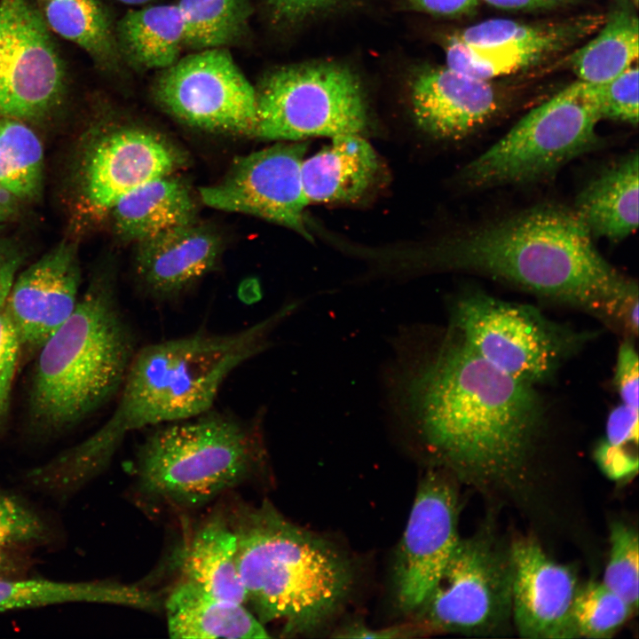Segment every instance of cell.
<instances>
[{
	"instance_id": "6da1fadb",
	"label": "cell",
	"mask_w": 639,
	"mask_h": 639,
	"mask_svg": "<svg viewBox=\"0 0 639 639\" xmlns=\"http://www.w3.org/2000/svg\"><path fill=\"white\" fill-rule=\"evenodd\" d=\"M406 398L430 451L483 482L523 466L543 421L534 386L501 371L458 335L409 380Z\"/></svg>"
},
{
	"instance_id": "7a4b0ae2",
	"label": "cell",
	"mask_w": 639,
	"mask_h": 639,
	"mask_svg": "<svg viewBox=\"0 0 639 639\" xmlns=\"http://www.w3.org/2000/svg\"><path fill=\"white\" fill-rule=\"evenodd\" d=\"M573 209L540 205L440 243L439 265L473 271L624 327L637 284L598 252Z\"/></svg>"
},
{
	"instance_id": "3957f363",
	"label": "cell",
	"mask_w": 639,
	"mask_h": 639,
	"mask_svg": "<svg viewBox=\"0 0 639 639\" xmlns=\"http://www.w3.org/2000/svg\"><path fill=\"white\" fill-rule=\"evenodd\" d=\"M292 309L283 307L233 333L197 332L137 349L108 420L55 456L59 477L71 486L83 487L106 468L130 432L211 410L227 376L266 348L271 332Z\"/></svg>"
},
{
	"instance_id": "277c9868",
	"label": "cell",
	"mask_w": 639,
	"mask_h": 639,
	"mask_svg": "<svg viewBox=\"0 0 639 639\" xmlns=\"http://www.w3.org/2000/svg\"><path fill=\"white\" fill-rule=\"evenodd\" d=\"M228 518L248 604L285 635L317 629L351 589L352 567L331 542L286 519L272 505L240 506Z\"/></svg>"
},
{
	"instance_id": "5b68a950",
	"label": "cell",
	"mask_w": 639,
	"mask_h": 639,
	"mask_svg": "<svg viewBox=\"0 0 639 639\" xmlns=\"http://www.w3.org/2000/svg\"><path fill=\"white\" fill-rule=\"evenodd\" d=\"M38 351L29 414L35 432L51 436L117 395L137 351L113 285L106 279L91 283Z\"/></svg>"
},
{
	"instance_id": "8992f818",
	"label": "cell",
	"mask_w": 639,
	"mask_h": 639,
	"mask_svg": "<svg viewBox=\"0 0 639 639\" xmlns=\"http://www.w3.org/2000/svg\"><path fill=\"white\" fill-rule=\"evenodd\" d=\"M265 453L261 427L211 410L158 425L138 449L141 493L182 508L199 507L248 479Z\"/></svg>"
},
{
	"instance_id": "52a82bcc",
	"label": "cell",
	"mask_w": 639,
	"mask_h": 639,
	"mask_svg": "<svg viewBox=\"0 0 639 639\" xmlns=\"http://www.w3.org/2000/svg\"><path fill=\"white\" fill-rule=\"evenodd\" d=\"M601 119L596 84L577 79L527 113L467 164L461 178L474 188L546 178L596 146Z\"/></svg>"
},
{
	"instance_id": "ba28073f",
	"label": "cell",
	"mask_w": 639,
	"mask_h": 639,
	"mask_svg": "<svg viewBox=\"0 0 639 639\" xmlns=\"http://www.w3.org/2000/svg\"><path fill=\"white\" fill-rule=\"evenodd\" d=\"M256 92L252 137L301 141L362 135L367 108L359 80L346 67L314 63L279 68Z\"/></svg>"
},
{
	"instance_id": "9c48e42d",
	"label": "cell",
	"mask_w": 639,
	"mask_h": 639,
	"mask_svg": "<svg viewBox=\"0 0 639 639\" xmlns=\"http://www.w3.org/2000/svg\"><path fill=\"white\" fill-rule=\"evenodd\" d=\"M453 320L457 335L469 348L505 374L533 386L554 376L587 339L585 334L547 319L532 306L482 292L462 297Z\"/></svg>"
},
{
	"instance_id": "30bf717a",
	"label": "cell",
	"mask_w": 639,
	"mask_h": 639,
	"mask_svg": "<svg viewBox=\"0 0 639 639\" xmlns=\"http://www.w3.org/2000/svg\"><path fill=\"white\" fill-rule=\"evenodd\" d=\"M509 548L490 532L457 542L438 583L417 610L422 632L489 635L511 617Z\"/></svg>"
},
{
	"instance_id": "8fae6325",
	"label": "cell",
	"mask_w": 639,
	"mask_h": 639,
	"mask_svg": "<svg viewBox=\"0 0 639 639\" xmlns=\"http://www.w3.org/2000/svg\"><path fill=\"white\" fill-rule=\"evenodd\" d=\"M153 95L165 112L188 126L252 137L256 92L225 48L180 58L162 70Z\"/></svg>"
},
{
	"instance_id": "7c38bea8",
	"label": "cell",
	"mask_w": 639,
	"mask_h": 639,
	"mask_svg": "<svg viewBox=\"0 0 639 639\" xmlns=\"http://www.w3.org/2000/svg\"><path fill=\"white\" fill-rule=\"evenodd\" d=\"M48 28L28 0H0V115L36 121L61 104L65 70Z\"/></svg>"
},
{
	"instance_id": "4fadbf2b",
	"label": "cell",
	"mask_w": 639,
	"mask_h": 639,
	"mask_svg": "<svg viewBox=\"0 0 639 639\" xmlns=\"http://www.w3.org/2000/svg\"><path fill=\"white\" fill-rule=\"evenodd\" d=\"M604 16L587 14L545 23L493 19L451 36L446 65L483 80L532 67L600 28Z\"/></svg>"
},
{
	"instance_id": "5bb4252c",
	"label": "cell",
	"mask_w": 639,
	"mask_h": 639,
	"mask_svg": "<svg viewBox=\"0 0 639 639\" xmlns=\"http://www.w3.org/2000/svg\"><path fill=\"white\" fill-rule=\"evenodd\" d=\"M306 151L305 143L290 141L239 157L219 183L199 189L201 200L213 209L251 215L311 240L301 177Z\"/></svg>"
},
{
	"instance_id": "9a60e30c",
	"label": "cell",
	"mask_w": 639,
	"mask_h": 639,
	"mask_svg": "<svg viewBox=\"0 0 639 639\" xmlns=\"http://www.w3.org/2000/svg\"><path fill=\"white\" fill-rule=\"evenodd\" d=\"M184 153L161 134L140 127L116 126L97 132L79 167L80 197L87 213L104 216L131 190L172 175Z\"/></svg>"
},
{
	"instance_id": "2e32d148",
	"label": "cell",
	"mask_w": 639,
	"mask_h": 639,
	"mask_svg": "<svg viewBox=\"0 0 639 639\" xmlns=\"http://www.w3.org/2000/svg\"><path fill=\"white\" fill-rule=\"evenodd\" d=\"M459 540L454 486L430 472L419 485L395 564L396 598L403 611H417L427 600Z\"/></svg>"
},
{
	"instance_id": "e0dca14e",
	"label": "cell",
	"mask_w": 639,
	"mask_h": 639,
	"mask_svg": "<svg viewBox=\"0 0 639 639\" xmlns=\"http://www.w3.org/2000/svg\"><path fill=\"white\" fill-rule=\"evenodd\" d=\"M513 567L511 618L524 638H579L572 604L576 576L550 559L538 542L518 540L510 547Z\"/></svg>"
},
{
	"instance_id": "ac0fdd59",
	"label": "cell",
	"mask_w": 639,
	"mask_h": 639,
	"mask_svg": "<svg viewBox=\"0 0 639 639\" xmlns=\"http://www.w3.org/2000/svg\"><path fill=\"white\" fill-rule=\"evenodd\" d=\"M77 248L62 241L15 278L4 310L21 348L36 349L63 324L79 297Z\"/></svg>"
},
{
	"instance_id": "d6986e66",
	"label": "cell",
	"mask_w": 639,
	"mask_h": 639,
	"mask_svg": "<svg viewBox=\"0 0 639 639\" xmlns=\"http://www.w3.org/2000/svg\"><path fill=\"white\" fill-rule=\"evenodd\" d=\"M413 112L418 125L439 138L460 139L488 122L501 107L490 81L447 65L421 72L412 85Z\"/></svg>"
},
{
	"instance_id": "ffe728a7",
	"label": "cell",
	"mask_w": 639,
	"mask_h": 639,
	"mask_svg": "<svg viewBox=\"0 0 639 639\" xmlns=\"http://www.w3.org/2000/svg\"><path fill=\"white\" fill-rule=\"evenodd\" d=\"M222 241L212 228L196 221L137 242L136 279L156 300L183 294L216 266Z\"/></svg>"
},
{
	"instance_id": "44dd1931",
	"label": "cell",
	"mask_w": 639,
	"mask_h": 639,
	"mask_svg": "<svg viewBox=\"0 0 639 639\" xmlns=\"http://www.w3.org/2000/svg\"><path fill=\"white\" fill-rule=\"evenodd\" d=\"M379 171L378 156L361 135L335 136L304 159V193L309 204L352 202L372 188Z\"/></svg>"
},
{
	"instance_id": "7402d4cb",
	"label": "cell",
	"mask_w": 639,
	"mask_h": 639,
	"mask_svg": "<svg viewBox=\"0 0 639 639\" xmlns=\"http://www.w3.org/2000/svg\"><path fill=\"white\" fill-rule=\"evenodd\" d=\"M163 608L172 638L270 637L245 604L219 598L189 581H178Z\"/></svg>"
},
{
	"instance_id": "603a6c76",
	"label": "cell",
	"mask_w": 639,
	"mask_h": 639,
	"mask_svg": "<svg viewBox=\"0 0 639 639\" xmlns=\"http://www.w3.org/2000/svg\"><path fill=\"white\" fill-rule=\"evenodd\" d=\"M180 580L219 598L246 604L237 562V539L224 515L204 520L177 553Z\"/></svg>"
},
{
	"instance_id": "cb8c5ba5",
	"label": "cell",
	"mask_w": 639,
	"mask_h": 639,
	"mask_svg": "<svg viewBox=\"0 0 639 639\" xmlns=\"http://www.w3.org/2000/svg\"><path fill=\"white\" fill-rule=\"evenodd\" d=\"M638 154L602 171L578 195L573 211L592 237L619 241L638 226Z\"/></svg>"
},
{
	"instance_id": "d4e9b609",
	"label": "cell",
	"mask_w": 639,
	"mask_h": 639,
	"mask_svg": "<svg viewBox=\"0 0 639 639\" xmlns=\"http://www.w3.org/2000/svg\"><path fill=\"white\" fill-rule=\"evenodd\" d=\"M106 604L158 609L147 589L108 580L65 581L44 578H0V612L66 604Z\"/></svg>"
},
{
	"instance_id": "484cf974",
	"label": "cell",
	"mask_w": 639,
	"mask_h": 639,
	"mask_svg": "<svg viewBox=\"0 0 639 639\" xmlns=\"http://www.w3.org/2000/svg\"><path fill=\"white\" fill-rule=\"evenodd\" d=\"M188 185L172 175L151 180L124 194L112 207L116 233L136 243L196 221Z\"/></svg>"
},
{
	"instance_id": "4316f807",
	"label": "cell",
	"mask_w": 639,
	"mask_h": 639,
	"mask_svg": "<svg viewBox=\"0 0 639 639\" xmlns=\"http://www.w3.org/2000/svg\"><path fill=\"white\" fill-rule=\"evenodd\" d=\"M114 30L122 61L140 70L170 67L185 47L184 23L177 4L131 9Z\"/></svg>"
},
{
	"instance_id": "83f0119b",
	"label": "cell",
	"mask_w": 639,
	"mask_h": 639,
	"mask_svg": "<svg viewBox=\"0 0 639 639\" xmlns=\"http://www.w3.org/2000/svg\"><path fill=\"white\" fill-rule=\"evenodd\" d=\"M596 36L574 51L568 64L578 80L601 84L624 72L638 58L639 21L629 4L613 8Z\"/></svg>"
},
{
	"instance_id": "f1b7e54d",
	"label": "cell",
	"mask_w": 639,
	"mask_h": 639,
	"mask_svg": "<svg viewBox=\"0 0 639 639\" xmlns=\"http://www.w3.org/2000/svg\"><path fill=\"white\" fill-rule=\"evenodd\" d=\"M43 13L49 28L80 46L100 68H119L122 59L114 27L99 0H48Z\"/></svg>"
},
{
	"instance_id": "f546056e",
	"label": "cell",
	"mask_w": 639,
	"mask_h": 639,
	"mask_svg": "<svg viewBox=\"0 0 639 639\" xmlns=\"http://www.w3.org/2000/svg\"><path fill=\"white\" fill-rule=\"evenodd\" d=\"M184 45L201 51L225 48L243 38L252 13L250 0H178Z\"/></svg>"
},
{
	"instance_id": "4dcf8cb0",
	"label": "cell",
	"mask_w": 639,
	"mask_h": 639,
	"mask_svg": "<svg viewBox=\"0 0 639 639\" xmlns=\"http://www.w3.org/2000/svg\"><path fill=\"white\" fill-rule=\"evenodd\" d=\"M43 151L36 133L21 120L0 115V187L16 199L39 194Z\"/></svg>"
},
{
	"instance_id": "1f68e13d",
	"label": "cell",
	"mask_w": 639,
	"mask_h": 639,
	"mask_svg": "<svg viewBox=\"0 0 639 639\" xmlns=\"http://www.w3.org/2000/svg\"><path fill=\"white\" fill-rule=\"evenodd\" d=\"M634 611L603 582H590L577 590L572 619L579 638H609Z\"/></svg>"
},
{
	"instance_id": "d6a6232c",
	"label": "cell",
	"mask_w": 639,
	"mask_h": 639,
	"mask_svg": "<svg viewBox=\"0 0 639 639\" xmlns=\"http://www.w3.org/2000/svg\"><path fill=\"white\" fill-rule=\"evenodd\" d=\"M611 550L603 583L635 611L638 607V534L631 526L616 522L611 526Z\"/></svg>"
},
{
	"instance_id": "836d02e7",
	"label": "cell",
	"mask_w": 639,
	"mask_h": 639,
	"mask_svg": "<svg viewBox=\"0 0 639 639\" xmlns=\"http://www.w3.org/2000/svg\"><path fill=\"white\" fill-rule=\"evenodd\" d=\"M50 534L48 525L32 507L0 490V548L43 544Z\"/></svg>"
},
{
	"instance_id": "e575fe53",
	"label": "cell",
	"mask_w": 639,
	"mask_h": 639,
	"mask_svg": "<svg viewBox=\"0 0 639 639\" xmlns=\"http://www.w3.org/2000/svg\"><path fill=\"white\" fill-rule=\"evenodd\" d=\"M601 117L636 125L638 67L631 66L607 83L596 84Z\"/></svg>"
},
{
	"instance_id": "d590c367",
	"label": "cell",
	"mask_w": 639,
	"mask_h": 639,
	"mask_svg": "<svg viewBox=\"0 0 639 639\" xmlns=\"http://www.w3.org/2000/svg\"><path fill=\"white\" fill-rule=\"evenodd\" d=\"M21 347L4 309L0 310V434L9 413L12 388Z\"/></svg>"
},
{
	"instance_id": "8d00e7d4",
	"label": "cell",
	"mask_w": 639,
	"mask_h": 639,
	"mask_svg": "<svg viewBox=\"0 0 639 639\" xmlns=\"http://www.w3.org/2000/svg\"><path fill=\"white\" fill-rule=\"evenodd\" d=\"M638 410L621 403L611 411L606 435L600 445L610 451L638 457Z\"/></svg>"
},
{
	"instance_id": "74e56055",
	"label": "cell",
	"mask_w": 639,
	"mask_h": 639,
	"mask_svg": "<svg viewBox=\"0 0 639 639\" xmlns=\"http://www.w3.org/2000/svg\"><path fill=\"white\" fill-rule=\"evenodd\" d=\"M638 355L630 342L623 343L618 352L614 383L621 403L638 410Z\"/></svg>"
},
{
	"instance_id": "f35d334b",
	"label": "cell",
	"mask_w": 639,
	"mask_h": 639,
	"mask_svg": "<svg viewBox=\"0 0 639 639\" xmlns=\"http://www.w3.org/2000/svg\"><path fill=\"white\" fill-rule=\"evenodd\" d=\"M22 258L21 250L14 242L0 241V310L4 307Z\"/></svg>"
},
{
	"instance_id": "ab89813d",
	"label": "cell",
	"mask_w": 639,
	"mask_h": 639,
	"mask_svg": "<svg viewBox=\"0 0 639 639\" xmlns=\"http://www.w3.org/2000/svg\"><path fill=\"white\" fill-rule=\"evenodd\" d=\"M412 4L427 13L439 16H460L472 12L480 0H409Z\"/></svg>"
},
{
	"instance_id": "60d3db41",
	"label": "cell",
	"mask_w": 639,
	"mask_h": 639,
	"mask_svg": "<svg viewBox=\"0 0 639 639\" xmlns=\"http://www.w3.org/2000/svg\"><path fill=\"white\" fill-rule=\"evenodd\" d=\"M422 632L419 625L383 628L373 630L362 626L351 627L343 631L340 637L351 638H394L413 636L415 633Z\"/></svg>"
},
{
	"instance_id": "b9f144b4",
	"label": "cell",
	"mask_w": 639,
	"mask_h": 639,
	"mask_svg": "<svg viewBox=\"0 0 639 639\" xmlns=\"http://www.w3.org/2000/svg\"><path fill=\"white\" fill-rule=\"evenodd\" d=\"M488 4L508 11H548L567 6L576 0H484Z\"/></svg>"
},
{
	"instance_id": "7bdbcfd3",
	"label": "cell",
	"mask_w": 639,
	"mask_h": 639,
	"mask_svg": "<svg viewBox=\"0 0 639 639\" xmlns=\"http://www.w3.org/2000/svg\"><path fill=\"white\" fill-rule=\"evenodd\" d=\"M272 11L284 19L296 18L312 12L327 0H266Z\"/></svg>"
},
{
	"instance_id": "ee69618b",
	"label": "cell",
	"mask_w": 639,
	"mask_h": 639,
	"mask_svg": "<svg viewBox=\"0 0 639 639\" xmlns=\"http://www.w3.org/2000/svg\"><path fill=\"white\" fill-rule=\"evenodd\" d=\"M25 568V560L12 548H0V578L17 577Z\"/></svg>"
},
{
	"instance_id": "f6af8a7d",
	"label": "cell",
	"mask_w": 639,
	"mask_h": 639,
	"mask_svg": "<svg viewBox=\"0 0 639 639\" xmlns=\"http://www.w3.org/2000/svg\"><path fill=\"white\" fill-rule=\"evenodd\" d=\"M17 199L0 187V222L14 217L18 210Z\"/></svg>"
},
{
	"instance_id": "bcb514c9",
	"label": "cell",
	"mask_w": 639,
	"mask_h": 639,
	"mask_svg": "<svg viewBox=\"0 0 639 639\" xmlns=\"http://www.w3.org/2000/svg\"><path fill=\"white\" fill-rule=\"evenodd\" d=\"M117 1L123 4L140 7V6L150 4L154 0H117Z\"/></svg>"
},
{
	"instance_id": "7dc6e473",
	"label": "cell",
	"mask_w": 639,
	"mask_h": 639,
	"mask_svg": "<svg viewBox=\"0 0 639 639\" xmlns=\"http://www.w3.org/2000/svg\"><path fill=\"white\" fill-rule=\"evenodd\" d=\"M635 5H637L638 0H631Z\"/></svg>"
},
{
	"instance_id": "c3c4849f",
	"label": "cell",
	"mask_w": 639,
	"mask_h": 639,
	"mask_svg": "<svg viewBox=\"0 0 639 639\" xmlns=\"http://www.w3.org/2000/svg\"><path fill=\"white\" fill-rule=\"evenodd\" d=\"M44 1H48V0H44Z\"/></svg>"
}]
</instances>
